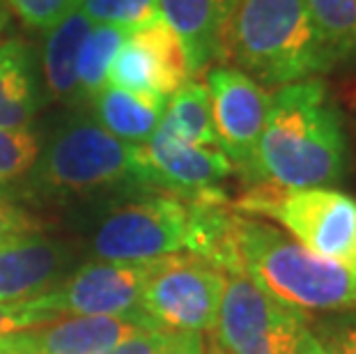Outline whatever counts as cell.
<instances>
[{"label": "cell", "instance_id": "obj_25", "mask_svg": "<svg viewBox=\"0 0 356 354\" xmlns=\"http://www.w3.org/2000/svg\"><path fill=\"white\" fill-rule=\"evenodd\" d=\"M7 10L21 19V24L33 30H49L58 26L67 14L79 10L81 0H3Z\"/></svg>", "mask_w": 356, "mask_h": 354}, {"label": "cell", "instance_id": "obj_6", "mask_svg": "<svg viewBox=\"0 0 356 354\" xmlns=\"http://www.w3.org/2000/svg\"><path fill=\"white\" fill-rule=\"evenodd\" d=\"M195 198L152 191L108 209L97 228L95 253L111 262H149L191 253Z\"/></svg>", "mask_w": 356, "mask_h": 354}, {"label": "cell", "instance_id": "obj_5", "mask_svg": "<svg viewBox=\"0 0 356 354\" xmlns=\"http://www.w3.org/2000/svg\"><path fill=\"white\" fill-rule=\"evenodd\" d=\"M216 354H308L315 345L306 313L260 290L246 274H225L214 322Z\"/></svg>", "mask_w": 356, "mask_h": 354}, {"label": "cell", "instance_id": "obj_9", "mask_svg": "<svg viewBox=\"0 0 356 354\" xmlns=\"http://www.w3.org/2000/svg\"><path fill=\"white\" fill-rule=\"evenodd\" d=\"M207 92L211 104L218 150L248 184L255 182V156L267 122L271 95L237 67L218 65L207 72Z\"/></svg>", "mask_w": 356, "mask_h": 354}, {"label": "cell", "instance_id": "obj_1", "mask_svg": "<svg viewBox=\"0 0 356 354\" xmlns=\"http://www.w3.org/2000/svg\"><path fill=\"white\" fill-rule=\"evenodd\" d=\"M350 143L327 81L315 77L271 95L255 156V182L283 189L336 186L347 177Z\"/></svg>", "mask_w": 356, "mask_h": 354}, {"label": "cell", "instance_id": "obj_7", "mask_svg": "<svg viewBox=\"0 0 356 354\" xmlns=\"http://www.w3.org/2000/svg\"><path fill=\"white\" fill-rule=\"evenodd\" d=\"M223 285L225 274L198 255H165L152 260L140 311L159 329L202 336L214 329Z\"/></svg>", "mask_w": 356, "mask_h": 354}, {"label": "cell", "instance_id": "obj_31", "mask_svg": "<svg viewBox=\"0 0 356 354\" xmlns=\"http://www.w3.org/2000/svg\"><path fill=\"white\" fill-rule=\"evenodd\" d=\"M308 354H324L322 352V348H320V343H317V338H315V345H313V348H310V352Z\"/></svg>", "mask_w": 356, "mask_h": 354}, {"label": "cell", "instance_id": "obj_16", "mask_svg": "<svg viewBox=\"0 0 356 354\" xmlns=\"http://www.w3.org/2000/svg\"><path fill=\"white\" fill-rule=\"evenodd\" d=\"M33 44L12 37L0 44V129H28L40 108V79Z\"/></svg>", "mask_w": 356, "mask_h": 354}, {"label": "cell", "instance_id": "obj_30", "mask_svg": "<svg viewBox=\"0 0 356 354\" xmlns=\"http://www.w3.org/2000/svg\"><path fill=\"white\" fill-rule=\"evenodd\" d=\"M5 28H7V7H5L3 0H0V40H3ZM0 44H3V42H0Z\"/></svg>", "mask_w": 356, "mask_h": 354}, {"label": "cell", "instance_id": "obj_17", "mask_svg": "<svg viewBox=\"0 0 356 354\" xmlns=\"http://www.w3.org/2000/svg\"><path fill=\"white\" fill-rule=\"evenodd\" d=\"M92 26L95 24L81 10H74L44 35L40 63L44 86H47V92L53 99L76 104L79 54Z\"/></svg>", "mask_w": 356, "mask_h": 354}, {"label": "cell", "instance_id": "obj_15", "mask_svg": "<svg viewBox=\"0 0 356 354\" xmlns=\"http://www.w3.org/2000/svg\"><path fill=\"white\" fill-rule=\"evenodd\" d=\"M63 267V248L35 232L0 244V304L26 301L49 292Z\"/></svg>", "mask_w": 356, "mask_h": 354}, {"label": "cell", "instance_id": "obj_23", "mask_svg": "<svg viewBox=\"0 0 356 354\" xmlns=\"http://www.w3.org/2000/svg\"><path fill=\"white\" fill-rule=\"evenodd\" d=\"M60 318H63V313H60V308L56 304L53 290L26 301L0 304V338L7 334H17V331L24 329L49 325V322H56Z\"/></svg>", "mask_w": 356, "mask_h": 354}, {"label": "cell", "instance_id": "obj_32", "mask_svg": "<svg viewBox=\"0 0 356 354\" xmlns=\"http://www.w3.org/2000/svg\"><path fill=\"white\" fill-rule=\"evenodd\" d=\"M211 354H216V352H211Z\"/></svg>", "mask_w": 356, "mask_h": 354}, {"label": "cell", "instance_id": "obj_3", "mask_svg": "<svg viewBox=\"0 0 356 354\" xmlns=\"http://www.w3.org/2000/svg\"><path fill=\"white\" fill-rule=\"evenodd\" d=\"M221 58L276 88L336 67L306 0H237Z\"/></svg>", "mask_w": 356, "mask_h": 354}, {"label": "cell", "instance_id": "obj_24", "mask_svg": "<svg viewBox=\"0 0 356 354\" xmlns=\"http://www.w3.org/2000/svg\"><path fill=\"white\" fill-rule=\"evenodd\" d=\"M40 159V140L28 129H0V182L19 177Z\"/></svg>", "mask_w": 356, "mask_h": 354}, {"label": "cell", "instance_id": "obj_8", "mask_svg": "<svg viewBox=\"0 0 356 354\" xmlns=\"http://www.w3.org/2000/svg\"><path fill=\"white\" fill-rule=\"evenodd\" d=\"M134 145L95 118H72L53 134L40 159V179L53 191H92L131 179ZM134 182V179H131Z\"/></svg>", "mask_w": 356, "mask_h": 354}, {"label": "cell", "instance_id": "obj_18", "mask_svg": "<svg viewBox=\"0 0 356 354\" xmlns=\"http://www.w3.org/2000/svg\"><path fill=\"white\" fill-rule=\"evenodd\" d=\"M165 102L168 99L104 86L90 104L95 108V120L106 131L129 145H140L156 131L163 118Z\"/></svg>", "mask_w": 356, "mask_h": 354}, {"label": "cell", "instance_id": "obj_10", "mask_svg": "<svg viewBox=\"0 0 356 354\" xmlns=\"http://www.w3.org/2000/svg\"><path fill=\"white\" fill-rule=\"evenodd\" d=\"M131 159V179L136 184L184 198L221 191V182L234 170L218 147L188 145L159 127L152 138L134 145Z\"/></svg>", "mask_w": 356, "mask_h": 354}, {"label": "cell", "instance_id": "obj_22", "mask_svg": "<svg viewBox=\"0 0 356 354\" xmlns=\"http://www.w3.org/2000/svg\"><path fill=\"white\" fill-rule=\"evenodd\" d=\"M79 10L95 26H118L127 33L163 19L159 0H81Z\"/></svg>", "mask_w": 356, "mask_h": 354}, {"label": "cell", "instance_id": "obj_11", "mask_svg": "<svg viewBox=\"0 0 356 354\" xmlns=\"http://www.w3.org/2000/svg\"><path fill=\"white\" fill-rule=\"evenodd\" d=\"M188 54L179 35L165 21L131 30L120 47L108 70V86L129 90V92L168 97L191 81Z\"/></svg>", "mask_w": 356, "mask_h": 354}, {"label": "cell", "instance_id": "obj_26", "mask_svg": "<svg viewBox=\"0 0 356 354\" xmlns=\"http://www.w3.org/2000/svg\"><path fill=\"white\" fill-rule=\"evenodd\" d=\"M186 336L193 334H175V331H165L159 327H145L102 354H170L177 350V345Z\"/></svg>", "mask_w": 356, "mask_h": 354}, {"label": "cell", "instance_id": "obj_29", "mask_svg": "<svg viewBox=\"0 0 356 354\" xmlns=\"http://www.w3.org/2000/svg\"><path fill=\"white\" fill-rule=\"evenodd\" d=\"M170 354H204L202 336H186L184 341L177 345V350Z\"/></svg>", "mask_w": 356, "mask_h": 354}, {"label": "cell", "instance_id": "obj_19", "mask_svg": "<svg viewBox=\"0 0 356 354\" xmlns=\"http://www.w3.org/2000/svg\"><path fill=\"white\" fill-rule=\"evenodd\" d=\"M159 129L170 134L188 145L218 147L207 86L200 81H186L165 102Z\"/></svg>", "mask_w": 356, "mask_h": 354}, {"label": "cell", "instance_id": "obj_27", "mask_svg": "<svg viewBox=\"0 0 356 354\" xmlns=\"http://www.w3.org/2000/svg\"><path fill=\"white\" fill-rule=\"evenodd\" d=\"M324 354H356V311H343L313 331Z\"/></svg>", "mask_w": 356, "mask_h": 354}, {"label": "cell", "instance_id": "obj_21", "mask_svg": "<svg viewBox=\"0 0 356 354\" xmlns=\"http://www.w3.org/2000/svg\"><path fill=\"white\" fill-rule=\"evenodd\" d=\"M333 63L356 60V0H306Z\"/></svg>", "mask_w": 356, "mask_h": 354}, {"label": "cell", "instance_id": "obj_13", "mask_svg": "<svg viewBox=\"0 0 356 354\" xmlns=\"http://www.w3.org/2000/svg\"><path fill=\"white\" fill-rule=\"evenodd\" d=\"M154 327L136 318H67L0 338V354H102L136 331Z\"/></svg>", "mask_w": 356, "mask_h": 354}, {"label": "cell", "instance_id": "obj_14", "mask_svg": "<svg viewBox=\"0 0 356 354\" xmlns=\"http://www.w3.org/2000/svg\"><path fill=\"white\" fill-rule=\"evenodd\" d=\"M237 0H159L163 21L179 35L191 74H200L221 58L225 33Z\"/></svg>", "mask_w": 356, "mask_h": 354}, {"label": "cell", "instance_id": "obj_20", "mask_svg": "<svg viewBox=\"0 0 356 354\" xmlns=\"http://www.w3.org/2000/svg\"><path fill=\"white\" fill-rule=\"evenodd\" d=\"M127 35V30L118 26H92L79 54L76 104H90L106 86L108 70Z\"/></svg>", "mask_w": 356, "mask_h": 354}, {"label": "cell", "instance_id": "obj_2", "mask_svg": "<svg viewBox=\"0 0 356 354\" xmlns=\"http://www.w3.org/2000/svg\"><path fill=\"white\" fill-rule=\"evenodd\" d=\"M232 239L239 274L274 299L301 313L356 311V267L320 258L276 225L239 212Z\"/></svg>", "mask_w": 356, "mask_h": 354}, {"label": "cell", "instance_id": "obj_4", "mask_svg": "<svg viewBox=\"0 0 356 354\" xmlns=\"http://www.w3.org/2000/svg\"><path fill=\"white\" fill-rule=\"evenodd\" d=\"M239 214L269 218L297 244L340 265L356 267V198L333 186L283 189L260 182L232 205Z\"/></svg>", "mask_w": 356, "mask_h": 354}, {"label": "cell", "instance_id": "obj_28", "mask_svg": "<svg viewBox=\"0 0 356 354\" xmlns=\"http://www.w3.org/2000/svg\"><path fill=\"white\" fill-rule=\"evenodd\" d=\"M35 221L28 214H24L17 207H10L5 202H0V244L10 242V239L33 235Z\"/></svg>", "mask_w": 356, "mask_h": 354}, {"label": "cell", "instance_id": "obj_12", "mask_svg": "<svg viewBox=\"0 0 356 354\" xmlns=\"http://www.w3.org/2000/svg\"><path fill=\"white\" fill-rule=\"evenodd\" d=\"M149 262H90L63 288H56V304L63 315L74 318H136L143 315L140 297Z\"/></svg>", "mask_w": 356, "mask_h": 354}]
</instances>
